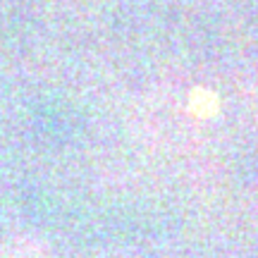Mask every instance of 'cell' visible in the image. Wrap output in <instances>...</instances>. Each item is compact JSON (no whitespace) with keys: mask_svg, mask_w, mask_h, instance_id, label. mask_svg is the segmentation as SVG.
Returning <instances> with one entry per match:
<instances>
[{"mask_svg":"<svg viewBox=\"0 0 258 258\" xmlns=\"http://www.w3.org/2000/svg\"><path fill=\"white\" fill-rule=\"evenodd\" d=\"M208 108H215V101H213V96H208L206 91H196L191 96V110L199 112V115H206Z\"/></svg>","mask_w":258,"mask_h":258,"instance_id":"obj_1","label":"cell"}]
</instances>
